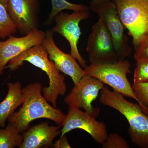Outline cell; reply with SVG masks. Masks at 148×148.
I'll return each instance as SVG.
<instances>
[{"mask_svg":"<svg viewBox=\"0 0 148 148\" xmlns=\"http://www.w3.org/2000/svg\"><path fill=\"white\" fill-rule=\"evenodd\" d=\"M42 84L38 82L30 84L22 88V106L8 120L21 133L29 129L31 122L38 119L50 120L61 126L64 122L66 114L48 103L42 95Z\"/></svg>","mask_w":148,"mask_h":148,"instance_id":"1","label":"cell"},{"mask_svg":"<svg viewBox=\"0 0 148 148\" xmlns=\"http://www.w3.org/2000/svg\"><path fill=\"white\" fill-rule=\"evenodd\" d=\"M27 61L45 72L49 79L47 87H42L43 97L56 108L59 95H65L67 91L65 76L60 73L53 61L49 59L42 44L33 47L12 59L5 67L11 71H16Z\"/></svg>","mask_w":148,"mask_h":148,"instance_id":"2","label":"cell"},{"mask_svg":"<svg viewBox=\"0 0 148 148\" xmlns=\"http://www.w3.org/2000/svg\"><path fill=\"white\" fill-rule=\"evenodd\" d=\"M100 103L115 109L124 116L129 124L131 142L142 148H148V115L136 103L127 101L124 95L104 86L100 91Z\"/></svg>","mask_w":148,"mask_h":148,"instance_id":"3","label":"cell"},{"mask_svg":"<svg viewBox=\"0 0 148 148\" xmlns=\"http://www.w3.org/2000/svg\"><path fill=\"white\" fill-rule=\"evenodd\" d=\"M135 49L148 38V0H112Z\"/></svg>","mask_w":148,"mask_h":148,"instance_id":"4","label":"cell"},{"mask_svg":"<svg viewBox=\"0 0 148 148\" xmlns=\"http://www.w3.org/2000/svg\"><path fill=\"white\" fill-rule=\"evenodd\" d=\"M130 64L125 59L105 64H90L84 68L86 75L93 77L112 88L113 90L124 96L135 99L140 105L132 86L127 79Z\"/></svg>","mask_w":148,"mask_h":148,"instance_id":"5","label":"cell"},{"mask_svg":"<svg viewBox=\"0 0 148 148\" xmlns=\"http://www.w3.org/2000/svg\"><path fill=\"white\" fill-rule=\"evenodd\" d=\"M90 8L101 18L110 34L118 60H123L131 52L125 34V27L120 19L116 6L112 1L96 4L90 2Z\"/></svg>","mask_w":148,"mask_h":148,"instance_id":"6","label":"cell"},{"mask_svg":"<svg viewBox=\"0 0 148 148\" xmlns=\"http://www.w3.org/2000/svg\"><path fill=\"white\" fill-rule=\"evenodd\" d=\"M86 51L90 64H108L118 60L110 34L101 18L92 26Z\"/></svg>","mask_w":148,"mask_h":148,"instance_id":"7","label":"cell"},{"mask_svg":"<svg viewBox=\"0 0 148 148\" xmlns=\"http://www.w3.org/2000/svg\"><path fill=\"white\" fill-rule=\"evenodd\" d=\"M104 86V84L99 80L86 75L77 83L74 84L71 92L64 99V102L69 107L84 109L85 112L97 118L100 113V109L94 108L92 103Z\"/></svg>","mask_w":148,"mask_h":148,"instance_id":"8","label":"cell"},{"mask_svg":"<svg viewBox=\"0 0 148 148\" xmlns=\"http://www.w3.org/2000/svg\"><path fill=\"white\" fill-rule=\"evenodd\" d=\"M89 15V10L73 11L70 14L61 12L53 18L56 25L51 30L53 33L61 35L68 40L71 47V55L84 68L87 66L86 61L80 54L77 44L82 34L80 22L87 19Z\"/></svg>","mask_w":148,"mask_h":148,"instance_id":"9","label":"cell"},{"mask_svg":"<svg viewBox=\"0 0 148 148\" xmlns=\"http://www.w3.org/2000/svg\"><path fill=\"white\" fill-rule=\"evenodd\" d=\"M92 116L79 108L69 107L68 114L62 125L61 137L76 129L84 130L95 142L102 145L108 137L107 126L103 122L98 121Z\"/></svg>","mask_w":148,"mask_h":148,"instance_id":"10","label":"cell"},{"mask_svg":"<svg viewBox=\"0 0 148 148\" xmlns=\"http://www.w3.org/2000/svg\"><path fill=\"white\" fill-rule=\"evenodd\" d=\"M46 32L38 29L21 37L10 36L5 41L0 40V75L10 61L35 46L42 44Z\"/></svg>","mask_w":148,"mask_h":148,"instance_id":"11","label":"cell"},{"mask_svg":"<svg viewBox=\"0 0 148 148\" xmlns=\"http://www.w3.org/2000/svg\"><path fill=\"white\" fill-rule=\"evenodd\" d=\"M8 10L21 34L38 29V0H8Z\"/></svg>","mask_w":148,"mask_h":148,"instance_id":"12","label":"cell"},{"mask_svg":"<svg viewBox=\"0 0 148 148\" xmlns=\"http://www.w3.org/2000/svg\"><path fill=\"white\" fill-rule=\"evenodd\" d=\"M51 30L46 32V36L42 43L47 51L49 59L53 61L57 69L71 78L74 84H76L86 75L76 59L71 54L64 53L58 48L53 40Z\"/></svg>","mask_w":148,"mask_h":148,"instance_id":"13","label":"cell"},{"mask_svg":"<svg viewBox=\"0 0 148 148\" xmlns=\"http://www.w3.org/2000/svg\"><path fill=\"white\" fill-rule=\"evenodd\" d=\"M61 125H49L43 122L22 132L23 142L20 148H47L51 146L53 140L61 134Z\"/></svg>","mask_w":148,"mask_h":148,"instance_id":"14","label":"cell"},{"mask_svg":"<svg viewBox=\"0 0 148 148\" xmlns=\"http://www.w3.org/2000/svg\"><path fill=\"white\" fill-rule=\"evenodd\" d=\"M8 87L7 95L0 103V127H1L5 126L6 121L23 102V95L20 82L8 83Z\"/></svg>","mask_w":148,"mask_h":148,"instance_id":"15","label":"cell"},{"mask_svg":"<svg viewBox=\"0 0 148 148\" xmlns=\"http://www.w3.org/2000/svg\"><path fill=\"white\" fill-rule=\"evenodd\" d=\"M21 133L14 125L8 123L5 129H0V148L20 147L23 142Z\"/></svg>","mask_w":148,"mask_h":148,"instance_id":"16","label":"cell"},{"mask_svg":"<svg viewBox=\"0 0 148 148\" xmlns=\"http://www.w3.org/2000/svg\"><path fill=\"white\" fill-rule=\"evenodd\" d=\"M8 0H0V38L14 34L17 29L8 10Z\"/></svg>","mask_w":148,"mask_h":148,"instance_id":"17","label":"cell"},{"mask_svg":"<svg viewBox=\"0 0 148 148\" xmlns=\"http://www.w3.org/2000/svg\"><path fill=\"white\" fill-rule=\"evenodd\" d=\"M52 10L47 20L46 24H50L53 20L54 17L58 13L65 10L73 11L89 10L90 8L87 5L79 4L72 3L67 0H51Z\"/></svg>","mask_w":148,"mask_h":148,"instance_id":"18","label":"cell"},{"mask_svg":"<svg viewBox=\"0 0 148 148\" xmlns=\"http://www.w3.org/2000/svg\"><path fill=\"white\" fill-rule=\"evenodd\" d=\"M132 87L140 106L144 112L148 115V82L134 84Z\"/></svg>","mask_w":148,"mask_h":148,"instance_id":"19","label":"cell"},{"mask_svg":"<svg viewBox=\"0 0 148 148\" xmlns=\"http://www.w3.org/2000/svg\"><path fill=\"white\" fill-rule=\"evenodd\" d=\"M134 84L148 82V61L139 60L137 61L134 71Z\"/></svg>","mask_w":148,"mask_h":148,"instance_id":"20","label":"cell"},{"mask_svg":"<svg viewBox=\"0 0 148 148\" xmlns=\"http://www.w3.org/2000/svg\"><path fill=\"white\" fill-rule=\"evenodd\" d=\"M103 148H129L128 143L124 138L116 133H112L108 135L103 144Z\"/></svg>","mask_w":148,"mask_h":148,"instance_id":"21","label":"cell"},{"mask_svg":"<svg viewBox=\"0 0 148 148\" xmlns=\"http://www.w3.org/2000/svg\"><path fill=\"white\" fill-rule=\"evenodd\" d=\"M135 51L134 58L136 61L139 60L148 61V38Z\"/></svg>","mask_w":148,"mask_h":148,"instance_id":"22","label":"cell"},{"mask_svg":"<svg viewBox=\"0 0 148 148\" xmlns=\"http://www.w3.org/2000/svg\"><path fill=\"white\" fill-rule=\"evenodd\" d=\"M53 148H71L65 135L61 137L59 140L56 141L55 143L53 144Z\"/></svg>","mask_w":148,"mask_h":148,"instance_id":"23","label":"cell"},{"mask_svg":"<svg viewBox=\"0 0 148 148\" xmlns=\"http://www.w3.org/2000/svg\"><path fill=\"white\" fill-rule=\"evenodd\" d=\"M112 0H92L91 1L94 3L99 4L102 3L108 2L111 1Z\"/></svg>","mask_w":148,"mask_h":148,"instance_id":"24","label":"cell"}]
</instances>
